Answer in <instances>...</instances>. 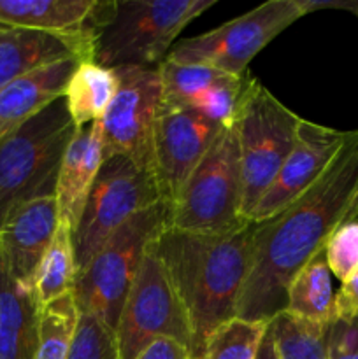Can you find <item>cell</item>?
<instances>
[{
	"instance_id": "1",
	"label": "cell",
	"mask_w": 358,
	"mask_h": 359,
	"mask_svg": "<svg viewBox=\"0 0 358 359\" xmlns=\"http://www.w3.org/2000/svg\"><path fill=\"white\" fill-rule=\"evenodd\" d=\"M358 217V128L321 177L281 212L253 223L251 259L237 318L269 323L286 311L288 286L298 270L325 251L330 235Z\"/></svg>"
},
{
	"instance_id": "2",
	"label": "cell",
	"mask_w": 358,
	"mask_h": 359,
	"mask_svg": "<svg viewBox=\"0 0 358 359\" xmlns=\"http://www.w3.org/2000/svg\"><path fill=\"white\" fill-rule=\"evenodd\" d=\"M249 223L221 233H197L167 226L154 241L192 332V359L204 356L211 335L237 318L251 259Z\"/></svg>"
},
{
	"instance_id": "3",
	"label": "cell",
	"mask_w": 358,
	"mask_h": 359,
	"mask_svg": "<svg viewBox=\"0 0 358 359\" xmlns=\"http://www.w3.org/2000/svg\"><path fill=\"white\" fill-rule=\"evenodd\" d=\"M218 0H104L93 62L107 69L157 67L183 28Z\"/></svg>"
},
{
	"instance_id": "4",
	"label": "cell",
	"mask_w": 358,
	"mask_h": 359,
	"mask_svg": "<svg viewBox=\"0 0 358 359\" xmlns=\"http://www.w3.org/2000/svg\"><path fill=\"white\" fill-rule=\"evenodd\" d=\"M76 130L60 97L0 139V226L25 203L55 196L60 165Z\"/></svg>"
},
{
	"instance_id": "5",
	"label": "cell",
	"mask_w": 358,
	"mask_h": 359,
	"mask_svg": "<svg viewBox=\"0 0 358 359\" xmlns=\"http://www.w3.org/2000/svg\"><path fill=\"white\" fill-rule=\"evenodd\" d=\"M171 205L160 200L123 224L77 272L74 298L79 314L100 319L114 332L146 249L168 226Z\"/></svg>"
},
{
	"instance_id": "6",
	"label": "cell",
	"mask_w": 358,
	"mask_h": 359,
	"mask_svg": "<svg viewBox=\"0 0 358 359\" xmlns=\"http://www.w3.org/2000/svg\"><path fill=\"white\" fill-rule=\"evenodd\" d=\"M302 119L256 77L248 76L234 123L241 160L242 214L248 221L293 149Z\"/></svg>"
},
{
	"instance_id": "7",
	"label": "cell",
	"mask_w": 358,
	"mask_h": 359,
	"mask_svg": "<svg viewBox=\"0 0 358 359\" xmlns=\"http://www.w3.org/2000/svg\"><path fill=\"white\" fill-rule=\"evenodd\" d=\"M249 223L242 214L237 133L220 132L171 205L168 226L197 233H221Z\"/></svg>"
},
{
	"instance_id": "8",
	"label": "cell",
	"mask_w": 358,
	"mask_h": 359,
	"mask_svg": "<svg viewBox=\"0 0 358 359\" xmlns=\"http://www.w3.org/2000/svg\"><path fill=\"white\" fill-rule=\"evenodd\" d=\"M160 200L153 172L128 156H105L72 231L77 272L123 224Z\"/></svg>"
},
{
	"instance_id": "9",
	"label": "cell",
	"mask_w": 358,
	"mask_h": 359,
	"mask_svg": "<svg viewBox=\"0 0 358 359\" xmlns=\"http://www.w3.org/2000/svg\"><path fill=\"white\" fill-rule=\"evenodd\" d=\"M302 16L305 14L298 0H269L214 30L183 39L167 58L244 76L251 60Z\"/></svg>"
},
{
	"instance_id": "10",
	"label": "cell",
	"mask_w": 358,
	"mask_h": 359,
	"mask_svg": "<svg viewBox=\"0 0 358 359\" xmlns=\"http://www.w3.org/2000/svg\"><path fill=\"white\" fill-rule=\"evenodd\" d=\"M153 244L144 252L116 325L119 359H135L160 339L178 340L192 349L188 318Z\"/></svg>"
},
{
	"instance_id": "11",
	"label": "cell",
	"mask_w": 358,
	"mask_h": 359,
	"mask_svg": "<svg viewBox=\"0 0 358 359\" xmlns=\"http://www.w3.org/2000/svg\"><path fill=\"white\" fill-rule=\"evenodd\" d=\"M118 91L102 118L105 156H128L153 172V130L161 105L157 67H118Z\"/></svg>"
},
{
	"instance_id": "12",
	"label": "cell",
	"mask_w": 358,
	"mask_h": 359,
	"mask_svg": "<svg viewBox=\"0 0 358 359\" xmlns=\"http://www.w3.org/2000/svg\"><path fill=\"white\" fill-rule=\"evenodd\" d=\"M223 126L199 112L160 105L153 130V175L161 200L172 205Z\"/></svg>"
},
{
	"instance_id": "13",
	"label": "cell",
	"mask_w": 358,
	"mask_h": 359,
	"mask_svg": "<svg viewBox=\"0 0 358 359\" xmlns=\"http://www.w3.org/2000/svg\"><path fill=\"white\" fill-rule=\"evenodd\" d=\"M347 137L350 130L343 132L302 119L293 149L284 160L270 188L253 209L249 221L262 223L270 219L311 188L332 163Z\"/></svg>"
},
{
	"instance_id": "14",
	"label": "cell",
	"mask_w": 358,
	"mask_h": 359,
	"mask_svg": "<svg viewBox=\"0 0 358 359\" xmlns=\"http://www.w3.org/2000/svg\"><path fill=\"white\" fill-rule=\"evenodd\" d=\"M55 196L25 203L0 226V266L23 286L34 287L37 269L58 230Z\"/></svg>"
},
{
	"instance_id": "15",
	"label": "cell",
	"mask_w": 358,
	"mask_h": 359,
	"mask_svg": "<svg viewBox=\"0 0 358 359\" xmlns=\"http://www.w3.org/2000/svg\"><path fill=\"white\" fill-rule=\"evenodd\" d=\"M63 60L93 62V39L83 34L0 27V88Z\"/></svg>"
},
{
	"instance_id": "16",
	"label": "cell",
	"mask_w": 358,
	"mask_h": 359,
	"mask_svg": "<svg viewBox=\"0 0 358 359\" xmlns=\"http://www.w3.org/2000/svg\"><path fill=\"white\" fill-rule=\"evenodd\" d=\"M104 158L102 123L95 121L84 128H77L60 165L55 189L60 223H65L72 231Z\"/></svg>"
},
{
	"instance_id": "17",
	"label": "cell",
	"mask_w": 358,
	"mask_h": 359,
	"mask_svg": "<svg viewBox=\"0 0 358 359\" xmlns=\"http://www.w3.org/2000/svg\"><path fill=\"white\" fill-rule=\"evenodd\" d=\"M79 63L83 62L63 60L0 88V139L63 97L67 83Z\"/></svg>"
},
{
	"instance_id": "18",
	"label": "cell",
	"mask_w": 358,
	"mask_h": 359,
	"mask_svg": "<svg viewBox=\"0 0 358 359\" xmlns=\"http://www.w3.org/2000/svg\"><path fill=\"white\" fill-rule=\"evenodd\" d=\"M98 0H0V27L95 37Z\"/></svg>"
},
{
	"instance_id": "19",
	"label": "cell",
	"mask_w": 358,
	"mask_h": 359,
	"mask_svg": "<svg viewBox=\"0 0 358 359\" xmlns=\"http://www.w3.org/2000/svg\"><path fill=\"white\" fill-rule=\"evenodd\" d=\"M37 316L34 287L16 283L0 266V359H34Z\"/></svg>"
},
{
	"instance_id": "20",
	"label": "cell",
	"mask_w": 358,
	"mask_h": 359,
	"mask_svg": "<svg viewBox=\"0 0 358 359\" xmlns=\"http://www.w3.org/2000/svg\"><path fill=\"white\" fill-rule=\"evenodd\" d=\"M116 91L118 76L114 69L97 65L95 62L79 63L63 93L76 128L102 121Z\"/></svg>"
},
{
	"instance_id": "21",
	"label": "cell",
	"mask_w": 358,
	"mask_h": 359,
	"mask_svg": "<svg viewBox=\"0 0 358 359\" xmlns=\"http://www.w3.org/2000/svg\"><path fill=\"white\" fill-rule=\"evenodd\" d=\"M333 302L332 272L323 251L291 279L286 294V312L305 321L329 325L333 319Z\"/></svg>"
},
{
	"instance_id": "22",
	"label": "cell",
	"mask_w": 358,
	"mask_h": 359,
	"mask_svg": "<svg viewBox=\"0 0 358 359\" xmlns=\"http://www.w3.org/2000/svg\"><path fill=\"white\" fill-rule=\"evenodd\" d=\"M76 277L77 265L72 228L67 226L65 223H60L34 280V293L39 307L74 291Z\"/></svg>"
},
{
	"instance_id": "23",
	"label": "cell",
	"mask_w": 358,
	"mask_h": 359,
	"mask_svg": "<svg viewBox=\"0 0 358 359\" xmlns=\"http://www.w3.org/2000/svg\"><path fill=\"white\" fill-rule=\"evenodd\" d=\"M161 79V105L190 109L202 93L232 79V74L197 63H178L165 58L158 65Z\"/></svg>"
},
{
	"instance_id": "24",
	"label": "cell",
	"mask_w": 358,
	"mask_h": 359,
	"mask_svg": "<svg viewBox=\"0 0 358 359\" xmlns=\"http://www.w3.org/2000/svg\"><path fill=\"white\" fill-rule=\"evenodd\" d=\"M79 311L74 293L39 307L34 359H67L76 337Z\"/></svg>"
},
{
	"instance_id": "25",
	"label": "cell",
	"mask_w": 358,
	"mask_h": 359,
	"mask_svg": "<svg viewBox=\"0 0 358 359\" xmlns=\"http://www.w3.org/2000/svg\"><path fill=\"white\" fill-rule=\"evenodd\" d=\"M281 359H329L326 325L305 321L290 312H281L270 321Z\"/></svg>"
},
{
	"instance_id": "26",
	"label": "cell",
	"mask_w": 358,
	"mask_h": 359,
	"mask_svg": "<svg viewBox=\"0 0 358 359\" xmlns=\"http://www.w3.org/2000/svg\"><path fill=\"white\" fill-rule=\"evenodd\" d=\"M269 323L234 318L211 335L204 356L207 359H256Z\"/></svg>"
},
{
	"instance_id": "27",
	"label": "cell",
	"mask_w": 358,
	"mask_h": 359,
	"mask_svg": "<svg viewBox=\"0 0 358 359\" xmlns=\"http://www.w3.org/2000/svg\"><path fill=\"white\" fill-rule=\"evenodd\" d=\"M67 359H119L114 332L95 316L79 314L72 349Z\"/></svg>"
},
{
	"instance_id": "28",
	"label": "cell",
	"mask_w": 358,
	"mask_h": 359,
	"mask_svg": "<svg viewBox=\"0 0 358 359\" xmlns=\"http://www.w3.org/2000/svg\"><path fill=\"white\" fill-rule=\"evenodd\" d=\"M329 269L340 284L358 272V217L340 224L325 245Z\"/></svg>"
},
{
	"instance_id": "29",
	"label": "cell",
	"mask_w": 358,
	"mask_h": 359,
	"mask_svg": "<svg viewBox=\"0 0 358 359\" xmlns=\"http://www.w3.org/2000/svg\"><path fill=\"white\" fill-rule=\"evenodd\" d=\"M329 359H358V319H332L326 325Z\"/></svg>"
},
{
	"instance_id": "30",
	"label": "cell",
	"mask_w": 358,
	"mask_h": 359,
	"mask_svg": "<svg viewBox=\"0 0 358 359\" xmlns=\"http://www.w3.org/2000/svg\"><path fill=\"white\" fill-rule=\"evenodd\" d=\"M333 319H358V272L340 284L333 302Z\"/></svg>"
},
{
	"instance_id": "31",
	"label": "cell",
	"mask_w": 358,
	"mask_h": 359,
	"mask_svg": "<svg viewBox=\"0 0 358 359\" xmlns=\"http://www.w3.org/2000/svg\"><path fill=\"white\" fill-rule=\"evenodd\" d=\"M135 359H192L190 349L172 339L154 340Z\"/></svg>"
},
{
	"instance_id": "32",
	"label": "cell",
	"mask_w": 358,
	"mask_h": 359,
	"mask_svg": "<svg viewBox=\"0 0 358 359\" xmlns=\"http://www.w3.org/2000/svg\"><path fill=\"white\" fill-rule=\"evenodd\" d=\"M357 2L358 0H298L304 14H311L321 9H344L351 13Z\"/></svg>"
},
{
	"instance_id": "33",
	"label": "cell",
	"mask_w": 358,
	"mask_h": 359,
	"mask_svg": "<svg viewBox=\"0 0 358 359\" xmlns=\"http://www.w3.org/2000/svg\"><path fill=\"white\" fill-rule=\"evenodd\" d=\"M256 359H281L279 353H277L276 342H274V333L272 328H270V321L267 325L265 335H263L262 344H260L258 354H256Z\"/></svg>"
},
{
	"instance_id": "34",
	"label": "cell",
	"mask_w": 358,
	"mask_h": 359,
	"mask_svg": "<svg viewBox=\"0 0 358 359\" xmlns=\"http://www.w3.org/2000/svg\"><path fill=\"white\" fill-rule=\"evenodd\" d=\"M351 13H353L354 16H357V20H358V2H357V6L353 7V11H351Z\"/></svg>"
},
{
	"instance_id": "35",
	"label": "cell",
	"mask_w": 358,
	"mask_h": 359,
	"mask_svg": "<svg viewBox=\"0 0 358 359\" xmlns=\"http://www.w3.org/2000/svg\"><path fill=\"white\" fill-rule=\"evenodd\" d=\"M195 359H207L206 356H199V358H195Z\"/></svg>"
}]
</instances>
